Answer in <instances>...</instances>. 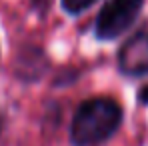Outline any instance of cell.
Listing matches in <instances>:
<instances>
[{
	"mask_svg": "<svg viewBox=\"0 0 148 146\" xmlns=\"http://www.w3.org/2000/svg\"><path fill=\"white\" fill-rule=\"evenodd\" d=\"M122 124L124 106L116 98L90 96L76 106L68 126V140L72 146H102L120 132Z\"/></svg>",
	"mask_w": 148,
	"mask_h": 146,
	"instance_id": "obj_1",
	"label": "cell"
},
{
	"mask_svg": "<svg viewBox=\"0 0 148 146\" xmlns=\"http://www.w3.org/2000/svg\"><path fill=\"white\" fill-rule=\"evenodd\" d=\"M146 0H106L92 24V36L98 42H114L138 22Z\"/></svg>",
	"mask_w": 148,
	"mask_h": 146,
	"instance_id": "obj_2",
	"label": "cell"
},
{
	"mask_svg": "<svg viewBox=\"0 0 148 146\" xmlns=\"http://www.w3.org/2000/svg\"><path fill=\"white\" fill-rule=\"evenodd\" d=\"M116 70L128 80L148 76V28L134 30L116 52Z\"/></svg>",
	"mask_w": 148,
	"mask_h": 146,
	"instance_id": "obj_3",
	"label": "cell"
},
{
	"mask_svg": "<svg viewBox=\"0 0 148 146\" xmlns=\"http://www.w3.org/2000/svg\"><path fill=\"white\" fill-rule=\"evenodd\" d=\"M50 72V58L42 46L26 42L16 50L14 56V76L22 84L40 82Z\"/></svg>",
	"mask_w": 148,
	"mask_h": 146,
	"instance_id": "obj_4",
	"label": "cell"
},
{
	"mask_svg": "<svg viewBox=\"0 0 148 146\" xmlns=\"http://www.w3.org/2000/svg\"><path fill=\"white\" fill-rule=\"evenodd\" d=\"M100 0H60V10L70 16V18H76V16H82L84 12H88L94 4H98Z\"/></svg>",
	"mask_w": 148,
	"mask_h": 146,
	"instance_id": "obj_5",
	"label": "cell"
},
{
	"mask_svg": "<svg viewBox=\"0 0 148 146\" xmlns=\"http://www.w3.org/2000/svg\"><path fill=\"white\" fill-rule=\"evenodd\" d=\"M78 78H80V70H78L76 66H68V68H62V70H58V72H56L54 80H52V86H56V88L72 86Z\"/></svg>",
	"mask_w": 148,
	"mask_h": 146,
	"instance_id": "obj_6",
	"label": "cell"
},
{
	"mask_svg": "<svg viewBox=\"0 0 148 146\" xmlns=\"http://www.w3.org/2000/svg\"><path fill=\"white\" fill-rule=\"evenodd\" d=\"M30 10L38 12L40 16H44L46 10H48V0H30Z\"/></svg>",
	"mask_w": 148,
	"mask_h": 146,
	"instance_id": "obj_7",
	"label": "cell"
},
{
	"mask_svg": "<svg viewBox=\"0 0 148 146\" xmlns=\"http://www.w3.org/2000/svg\"><path fill=\"white\" fill-rule=\"evenodd\" d=\"M136 102H138L140 106L148 108V82H146V84H142V86L136 90Z\"/></svg>",
	"mask_w": 148,
	"mask_h": 146,
	"instance_id": "obj_8",
	"label": "cell"
},
{
	"mask_svg": "<svg viewBox=\"0 0 148 146\" xmlns=\"http://www.w3.org/2000/svg\"><path fill=\"white\" fill-rule=\"evenodd\" d=\"M2 132H4V114L0 112V136H2Z\"/></svg>",
	"mask_w": 148,
	"mask_h": 146,
	"instance_id": "obj_9",
	"label": "cell"
}]
</instances>
